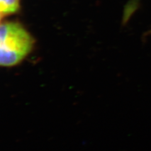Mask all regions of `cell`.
Masks as SVG:
<instances>
[{
	"label": "cell",
	"instance_id": "obj_2",
	"mask_svg": "<svg viewBox=\"0 0 151 151\" xmlns=\"http://www.w3.org/2000/svg\"><path fill=\"white\" fill-rule=\"evenodd\" d=\"M20 0H0V13L3 15L17 13L20 5Z\"/></svg>",
	"mask_w": 151,
	"mask_h": 151
},
{
	"label": "cell",
	"instance_id": "obj_1",
	"mask_svg": "<svg viewBox=\"0 0 151 151\" xmlns=\"http://www.w3.org/2000/svg\"><path fill=\"white\" fill-rule=\"evenodd\" d=\"M34 45V39L20 23L0 24V66L12 67L20 64Z\"/></svg>",
	"mask_w": 151,
	"mask_h": 151
},
{
	"label": "cell",
	"instance_id": "obj_3",
	"mask_svg": "<svg viewBox=\"0 0 151 151\" xmlns=\"http://www.w3.org/2000/svg\"><path fill=\"white\" fill-rule=\"evenodd\" d=\"M2 17H3V15L1 13H0V22H1V20H2Z\"/></svg>",
	"mask_w": 151,
	"mask_h": 151
}]
</instances>
